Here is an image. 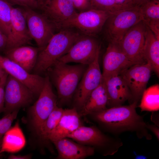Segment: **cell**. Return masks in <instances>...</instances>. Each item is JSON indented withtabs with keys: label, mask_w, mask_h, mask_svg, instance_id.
<instances>
[{
	"label": "cell",
	"mask_w": 159,
	"mask_h": 159,
	"mask_svg": "<svg viewBox=\"0 0 159 159\" xmlns=\"http://www.w3.org/2000/svg\"><path fill=\"white\" fill-rule=\"evenodd\" d=\"M139 107L141 112H154L159 109V85L156 84L146 89L141 98Z\"/></svg>",
	"instance_id": "obj_26"
},
{
	"label": "cell",
	"mask_w": 159,
	"mask_h": 159,
	"mask_svg": "<svg viewBox=\"0 0 159 159\" xmlns=\"http://www.w3.org/2000/svg\"><path fill=\"white\" fill-rule=\"evenodd\" d=\"M138 102L114 106L90 115L108 132L118 136L126 132H135L138 138L150 140L152 135L146 126L143 116L136 112Z\"/></svg>",
	"instance_id": "obj_1"
},
{
	"label": "cell",
	"mask_w": 159,
	"mask_h": 159,
	"mask_svg": "<svg viewBox=\"0 0 159 159\" xmlns=\"http://www.w3.org/2000/svg\"><path fill=\"white\" fill-rule=\"evenodd\" d=\"M25 143L24 136L17 122L4 135L0 154L4 152H18L24 148Z\"/></svg>",
	"instance_id": "obj_24"
},
{
	"label": "cell",
	"mask_w": 159,
	"mask_h": 159,
	"mask_svg": "<svg viewBox=\"0 0 159 159\" xmlns=\"http://www.w3.org/2000/svg\"><path fill=\"white\" fill-rule=\"evenodd\" d=\"M31 158V156L29 155H21L13 154L10 155L8 157L9 159H29Z\"/></svg>",
	"instance_id": "obj_37"
},
{
	"label": "cell",
	"mask_w": 159,
	"mask_h": 159,
	"mask_svg": "<svg viewBox=\"0 0 159 159\" xmlns=\"http://www.w3.org/2000/svg\"><path fill=\"white\" fill-rule=\"evenodd\" d=\"M142 20L139 7L133 6L110 14L105 23L109 42L118 44L127 31Z\"/></svg>",
	"instance_id": "obj_5"
},
{
	"label": "cell",
	"mask_w": 159,
	"mask_h": 159,
	"mask_svg": "<svg viewBox=\"0 0 159 159\" xmlns=\"http://www.w3.org/2000/svg\"><path fill=\"white\" fill-rule=\"evenodd\" d=\"M24 8L22 10L30 35L38 47L43 49L54 34V27L42 14L29 8Z\"/></svg>",
	"instance_id": "obj_12"
},
{
	"label": "cell",
	"mask_w": 159,
	"mask_h": 159,
	"mask_svg": "<svg viewBox=\"0 0 159 159\" xmlns=\"http://www.w3.org/2000/svg\"><path fill=\"white\" fill-rule=\"evenodd\" d=\"M19 110L5 115L0 119V143L2 142L4 135L11 127L12 122L17 117Z\"/></svg>",
	"instance_id": "obj_30"
},
{
	"label": "cell",
	"mask_w": 159,
	"mask_h": 159,
	"mask_svg": "<svg viewBox=\"0 0 159 159\" xmlns=\"http://www.w3.org/2000/svg\"><path fill=\"white\" fill-rule=\"evenodd\" d=\"M12 6L4 0H0V30L7 38L11 32Z\"/></svg>",
	"instance_id": "obj_28"
},
{
	"label": "cell",
	"mask_w": 159,
	"mask_h": 159,
	"mask_svg": "<svg viewBox=\"0 0 159 159\" xmlns=\"http://www.w3.org/2000/svg\"><path fill=\"white\" fill-rule=\"evenodd\" d=\"M12 6L18 5L33 9L39 8L37 0H4Z\"/></svg>",
	"instance_id": "obj_31"
},
{
	"label": "cell",
	"mask_w": 159,
	"mask_h": 159,
	"mask_svg": "<svg viewBox=\"0 0 159 159\" xmlns=\"http://www.w3.org/2000/svg\"><path fill=\"white\" fill-rule=\"evenodd\" d=\"M0 65L9 75L27 87L35 97H38L44 83L45 77L32 74L5 56L0 55Z\"/></svg>",
	"instance_id": "obj_14"
},
{
	"label": "cell",
	"mask_w": 159,
	"mask_h": 159,
	"mask_svg": "<svg viewBox=\"0 0 159 159\" xmlns=\"http://www.w3.org/2000/svg\"><path fill=\"white\" fill-rule=\"evenodd\" d=\"M39 8L42 9L49 2L50 0H37Z\"/></svg>",
	"instance_id": "obj_39"
},
{
	"label": "cell",
	"mask_w": 159,
	"mask_h": 159,
	"mask_svg": "<svg viewBox=\"0 0 159 159\" xmlns=\"http://www.w3.org/2000/svg\"><path fill=\"white\" fill-rule=\"evenodd\" d=\"M126 56L119 45L109 42L103 58V79L120 73L135 64Z\"/></svg>",
	"instance_id": "obj_15"
},
{
	"label": "cell",
	"mask_w": 159,
	"mask_h": 159,
	"mask_svg": "<svg viewBox=\"0 0 159 159\" xmlns=\"http://www.w3.org/2000/svg\"><path fill=\"white\" fill-rule=\"evenodd\" d=\"M152 71L150 65L146 63L134 64L120 74L131 91L130 104L135 102H138L141 98Z\"/></svg>",
	"instance_id": "obj_13"
},
{
	"label": "cell",
	"mask_w": 159,
	"mask_h": 159,
	"mask_svg": "<svg viewBox=\"0 0 159 159\" xmlns=\"http://www.w3.org/2000/svg\"><path fill=\"white\" fill-rule=\"evenodd\" d=\"M2 143V142H1V143H0V151L1 150V148Z\"/></svg>",
	"instance_id": "obj_43"
},
{
	"label": "cell",
	"mask_w": 159,
	"mask_h": 159,
	"mask_svg": "<svg viewBox=\"0 0 159 159\" xmlns=\"http://www.w3.org/2000/svg\"><path fill=\"white\" fill-rule=\"evenodd\" d=\"M76 10L79 12L91 9L90 0H72Z\"/></svg>",
	"instance_id": "obj_33"
},
{
	"label": "cell",
	"mask_w": 159,
	"mask_h": 159,
	"mask_svg": "<svg viewBox=\"0 0 159 159\" xmlns=\"http://www.w3.org/2000/svg\"><path fill=\"white\" fill-rule=\"evenodd\" d=\"M7 37L0 30V51H4L6 49Z\"/></svg>",
	"instance_id": "obj_35"
},
{
	"label": "cell",
	"mask_w": 159,
	"mask_h": 159,
	"mask_svg": "<svg viewBox=\"0 0 159 159\" xmlns=\"http://www.w3.org/2000/svg\"><path fill=\"white\" fill-rule=\"evenodd\" d=\"M66 138L82 144L91 146L95 150L96 148L101 150L104 156L114 155L123 145L122 141L118 136L107 135L95 126L82 125Z\"/></svg>",
	"instance_id": "obj_4"
},
{
	"label": "cell",
	"mask_w": 159,
	"mask_h": 159,
	"mask_svg": "<svg viewBox=\"0 0 159 159\" xmlns=\"http://www.w3.org/2000/svg\"><path fill=\"white\" fill-rule=\"evenodd\" d=\"M143 57L158 77L159 75V39L147 26Z\"/></svg>",
	"instance_id": "obj_23"
},
{
	"label": "cell",
	"mask_w": 159,
	"mask_h": 159,
	"mask_svg": "<svg viewBox=\"0 0 159 159\" xmlns=\"http://www.w3.org/2000/svg\"><path fill=\"white\" fill-rule=\"evenodd\" d=\"M146 126L147 129L155 135L157 139L159 140V126L155 124H150L146 123Z\"/></svg>",
	"instance_id": "obj_34"
},
{
	"label": "cell",
	"mask_w": 159,
	"mask_h": 159,
	"mask_svg": "<svg viewBox=\"0 0 159 159\" xmlns=\"http://www.w3.org/2000/svg\"><path fill=\"white\" fill-rule=\"evenodd\" d=\"M58 153L57 158L60 159H82L93 155L95 148L78 144L64 138L52 142Z\"/></svg>",
	"instance_id": "obj_20"
},
{
	"label": "cell",
	"mask_w": 159,
	"mask_h": 159,
	"mask_svg": "<svg viewBox=\"0 0 159 159\" xmlns=\"http://www.w3.org/2000/svg\"><path fill=\"white\" fill-rule=\"evenodd\" d=\"M64 109L57 106L42 125L38 135L41 140H49V137L59 122Z\"/></svg>",
	"instance_id": "obj_27"
},
{
	"label": "cell",
	"mask_w": 159,
	"mask_h": 159,
	"mask_svg": "<svg viewBox=\"0 0 159 159\" xmlns=\"http://www.w3.org/2000/svg\"><path fill=\"white\" fill-rule=\"evenodd\" d=\"M8 74L6 72L0 78V113L3 111L4 105V87Z\"/></svg>",
	"instance_id": "obj_32"
},
{
	"label": "cell",
	"mask_w": 159,
	"mask_h": 159,
	"mask_svg": "<svg viewBox=\"0 0 159 159\" xmlns=\"http://www.w3.org/2000/svg\"><path fill=\"white\" fill-rule=\"evenodd\" d=\"M35 96L23 83L8 75L4 87L5 115L28 105L34 101Z\"/></svg>",
	"instance_id": "obj_8"
},
{
	"label": "cell",
	"mask_w": 159,
	"mask_h": 159,
	"mask_svg": "<svg viewBox=\"0 0 159 159\" xmlns=\"http://www.w3.org/2000/svg\"><path fill=\"white\" fill-rule=\"evenodd\" d=\"M147 25L142 20L126 33L118 44L127 57L135 64L146 63L143 57Z\"/></svg>",
	"instance_id": "obj_9"
},
{
	"label": "cell",
	"mask_w": 159,
	"mask_h": 159,
	"mask_svg": "<svg viewBox=\"0 0 159 159\" xmlns=\"http://www.w3.org/2000/svg\"><path fill=\"white\" fill-rule=\"evenodd\" d=\"M118 4L123 7L130 8L134 6L132 0H114Z\"/></svg>",
	"instance_id": "obj_36"
},
{
	"label": "cell",
	"mask_w": 159,
	"mask_h": 159,
	"mask_svg": "<svg viewBox=\"0 0 159 159\" xmlns=\"http://www.w3.org/2000/svg\"><path fill=\"white\" fill-rule=\"evenodd\" d=\"M42 9V14L57 29L77 13L72 0H50Z\"/></svg>",
	"instance_id": "obj_17"
},
{
	"label": "cell",
	"mask_w": 159,
	"mask_h": 159,
	"mask_svg": "<svg viewBox=\"0 0 159 159\" xmlns=\"http://www.w3.org/2000/svg\"><path fill=\"white\" fill-rule=\"evenodd\" d=\"M57 97L54 93L51 82L47 75L38 99L29 109L30 123L37 135L44 122L57 105Z\"/></svg>",
	"instance_id": "obj_6"
},
{
	"label": "cell",
	"mask_w": 159,
	"mask_h": 159,
	"mask_svg": "<svg viewBox=\"0 0 159 159\" xmlns=\"http://www.w3.org/2000/svg\"><path fill=\"white\" fill-rule=\"evenodd\" d=\"M151 0H133L132 4L134 6L140 7Z\"/></svg>",
	"instance_id": "obj_38"
},
{
	"label": "cell",
	"mask_w": 159,
	"mask_h": 159,
	"mask_svg": "<svg viewBox=\"0 0 159 159\" xmlns=\"http://www.w3.org/2000/svg\"><path fill=\"white\" fill-rule=\"evenodd\" d=\"M108 96L105 81L90 93L83 107L79 113L81 116L103 110L107 108Z\"/></svg>",
	"instance_id": "obj_22"
},
{
	"label": "cell",
	"mask_w": 159,
	"mask_h": 159,
	"mask_svg": "<svg viewBox=\"0 0 159 159\" xmlns=\"http://www.w3.org/2000/svg\"></svg>",
	"instance_id": "obj_44"
},
{
	"label": "cell",
	"mask_w": 159,
	"mask_h": 159,
	"mask_svg": "<svg viewBox=\"0 0 159 159\" xmlns=\"http://www.w3.org/2000/svg\"><path fill=\"white\" fill-rule=\"evenodd\" d=\"M80 36L71 28L63 29L54 34L47 44L39 52L34 73L40 75L56 61L69 51L73 44Z\"/></svg>",
	"instance_id": "obj_3"
},
{
	"label": "cell",
	"mask_w": 159,
	"mask_h": 159,
	"mask_svg": "<svg viewBox=\"0 0 159 159\" xmlns=\"http://www.w3.org/2000/svg\"><path fill=\"white\" fill-rule=\"evenodd\" d=\"M139 7L142 20L159 39V0H151Z\"/></svg>",
	"instance_id": "obj_25"
},
{
	"label": "cell",
	"mask_w": 159,
	"mask_h": 159,
	"mask_svg": "<svg viewBox=\"0 0 159 159\" xmlns=\"http://www.w3.org/2000/svg\"><path fill=\"white\" fill-rule=\"evenodd\" d=\"M158 114L153 112L151 116V121L154 123V124L159 126V123L158 122Z\"/></svg>",
	"instance_id": "obj_40"
},
{
	"label": "cell",
	"mask_w": 159,
	"mask_h": 159,
	"mask_svg": "<svg viewBox=\"0 0 159 159\" xmlns=\"http://www.w3.org/2000/svg\"><path fill=\"white\" fill-rule=\"evenodd\" d=\"M88 66L70 65L57 60L48 68L47 75L57 91V103L65 104L72 100Z\"/></svg>",
	"instance_id": "obj_2"
},
{
	"label": "cell",
	"mask_w": 159,
	"mask_h": 159,
	"mask_svg": "<svg viewBox=\"0 0 159 159\" xmlns=\"http://www.w3.org/2000/svg\"><path fill=\"white\" fill-rule=\"evenodd\" d=\"M6 73L0 65V78L3 77Z\"/></svg>",
	"instance_id": "obj_41"
},
{
	"label": "cell",
	"mask_w": 159,
	"mask_h": 159,
	"mask_svg": "<svg viewBox=\"0 0 159 159\" xmlns=\"http://www.w3.org/2000/svg\"><path fill=\"white\" fill-rule=\"evenodd\" d=\"M100 49V46L92 36L80 35L67 52L58 60L65 63L73 62L88 65Z\"/></svg>",
	"instance_id": "obj_11"
},
{
	"label": "cell",
	"mask_w": 159,
	"mask_h": 159,
	"mask_svg": "<svg viewBox=\"0 0 159 159\" xmlns=\"http://www.w3.org/2000/svg\"><path fill=\"white\" fill-rule=\"evenodd\" d=\"M146 157H145V156H143V155H138L136 157V158H136L137 159H139L140 158V159H141L142 158L143 159V158H146Z\"/></svg>",
	"instance_id": "obj_42"
},
{
	"label": "cell",
	"mask_w": 159,
	"mask_h": 159,
	"mask_svg": "<svg viewBox=\"0 0 159 159\" xmlns=\"http://www.w3.org/2000/svg\"><path fill=\"white\" fill-rule=\"evenodd\" d=\"M104 80L108 96L107 107L122 105L126 101L130 100L131 91L120 74H114Z\"/></svg>",
	"instance_id": "obj_18"
},
{
	"label": "cell",
	"mask_w": 159,
	"mask_h": 159,
	"mask_svg": "<svg viewBox=\"0 0 159 159\" xmlns=\"http://www.w3.org/2000/svg\"><path fill=\"white\" fill-rule=\"evenodd\" d=\"M110 15L94 9L77 12L62 23L58 29L75 28L85 35L93 36L101 31Z\"/></svg>",
	"instance_id": "obj_7"
},
{
	"label": "cell",
	"mask_w": 159,
	"mask_h": 159,
	"mask_svg": "<svg viewBox=\"0 0 159 159\" xmlns=\"http://www.w3.org/2000/svg\"><path fill=\"white\" fill-rule=\"evenodd\" d=\"M7 39L5 50L26 45L32 39L22 9L12 6L11 32Z\"/></svg>",
	"instance_id": "obj_16"
},
{
	"label": "cell",
	"mask_w": 159,
	"mask_h": 159,
	"mask_svg": "<svg viewBox=\"0 0 159 159\" xmlns=\"http://www.w3.org/2000/svg\"><path fill=\"white\" fill-rule=\"evenodd\" d=\"M90 1L91 9L105 11L110 14L129 8L118 4L114 0H90Z\"/></svg>",
	"instance_id": "obj_29"
},
{
	"label": "cell",
	"mask_w": 159,
	"mask_h": 159,
	"mask_svg": "<svg viewBox=\"0 0 159 159\" xmlns=\"http://www.w3.org/2000/svg\"><path fill=\"white\" fill-rule=\"evenodd\" d=\"M80 117L78 111L74 107L64 109L59 122L49 137V140L52 142L67 137L82 125Z\"/></svg>",
	"instance_id": "obj_19"
},
{
	"label": "cell",
	"mask_w": 159,
	"mask_h": 159,
	"mask_svg": "<svg viewBox=\"0 0 159 159\" xmlns=\"http://www.w3.org/2000/svg\"><path fill=\"white\" fill-rule=\"evenodd\" d=\"M42 49L23 45L5 50V56L18 64L29 72L33 70L39 53Z\"/></svg>",
	"instance_id": "obj_21"
},
{
	"label": "cell",
	"mask_w": 159,
	"mask_h": 159,
	"mask_svg": "<svg viewBox=\"0 0 159 159\" xmlns=\"http://www.w3.org/2000/svg\"><path fill=\"white\" fill-rule=\"evenodd\" d=\"M100 49L93 61L89 65L81 79L74 96V107L78 112L83 107L92 92L102 80L99 62Z\"/></svg>",
	"instance_id": "obj_10"
}]
</instances>
